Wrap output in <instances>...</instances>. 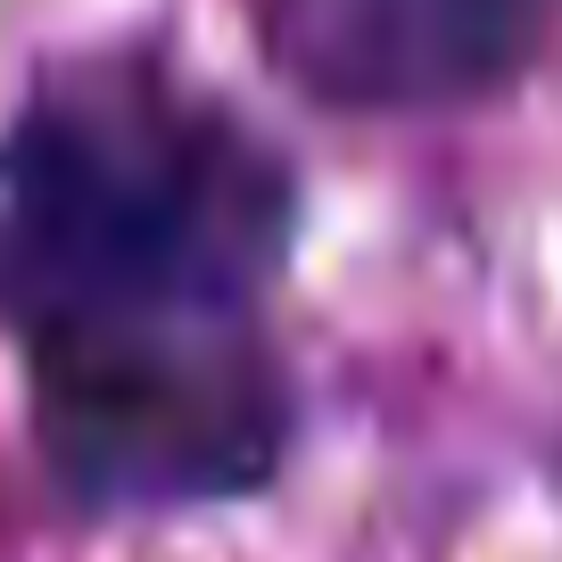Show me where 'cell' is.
Instances as JSON below:
<instances>
[{
	"mask_svg": "<svg viewBox=\"0 0 562 562\" xmlns=\"http://www.w3.org/2000/svg\"><path fill=\"white\" fill-rule=\"evenodd\" d=\"M290 232L281 149L175 75H67L0 140V306L34 339L248 323Z\"/></svg>",
	"mask_w": 562,
	"mask_h": 562,
	"instance_id": "obj_1",
	"label": "cell"
},
{
	"mask_svg": "<svg viewBox=\"0 0 562 562\" xmlns=\"http://www.w3.org/2000/svg\"><path fill=\"white\" fill-rule=\"evenodd\" d=\"M34 430L83 505L158 513L215 505L273 480L290 447L281 372L248 323L191 331H42Z\"/></svg>",
	"mask_w": 562,
	"mask_h": 562,
	"instance_id": "obj_2",
	"label": "cell"
},
{
	"mask_svg": "<svg viewBox=\"0 0 562 562\" xmlns=\"http://www.w3.org/2000/svg\"><path fill=\"white\" fill-rule=\"evenodd\" d=\"M257 50L339 116H430L538 67L562 0H248Z\"/></svg>",
	"mask_w": 562,
	"mask_h": 562,
	"instance_id": "obj_3",
	"label": "cell"
}]
</instances>
